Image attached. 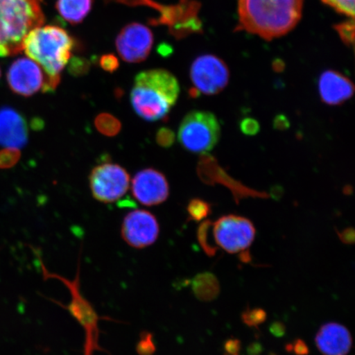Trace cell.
Segmentation results:
<instances>
[{
    "label": "cell",
    "instance_id": "1",
    "mask_svg": "<svg viewBox=\"0 0 355 355\" xmlns=\"http://www.w3.org/2000/svg\"><path fill=\"white\" fill-rule=\"evenodd\" d=\"M304 0H238V29L272 41L295 28Z\"/></svg>",
    "mask_w": 355,
    "mask_h": 355
},
{
    "label": "cell",
    "instance_id": "2",
    "mask_svg": "<svg viewBox=\"0 0 355 355\" xmlns=\"http://www.w3.org/2000/svg\"><path fill=\"white\" fill-rule=\"evenodd\" d=\"M73 40L63 28L56 26H39L24 42L26 55L37 63L47 78L43 92H53L60 81V74L72 55Z\"/></svg>",
    "mask_w": 355,
    "mask_h": 355
},
{
    "label": "cell",
    "instance_id": "3",
    "mask_svg": "<svg viewBox=\"0 0 355 355\" xmlns=\"http://www.w3.org/2000/svg\"><path fill=\"white\" fill-rule=\"evenodd\" d=\"M180 92L177 78L166 69L137 74L131 92V103L139 117L154 122L164 119L176 104Z\"/></svg>",
    "mask_w": 355,
    "mask_h": 355
},
{
    "label": "cell",
    "instance_id": "4",
    "mask_svg": "<svg viewBox=\"0 0 355 355\" xmlns=\"http://www.w3.org/2000/svg\"><path fill=\"white\" fill-rule=\"evenodd\" d=\"M44 21L37 0H0V57L24 51L26 37Z\"/></svg>",
    "mask_w": 355,
    "mask_h": 355
},
{
    "label": "cell",
    "instance_id": "5",
    "mask_svg": "<svg viewBox=\"0 0 355 355\" xmlns=\"http://www.w3.org/2000/svg\"><path fill=\"white\" fill-rule=\"evenodd\" d=\"M198 234L211 236L217 248L229 254L244 256L254 241L256 230L250 220L229 215L215 222H204L198 229Z\"/></svg>",
    "mask_w": 355,
    "mask_h": 355
},
{
    "label": "cell",
    "instance_id": "6",
    "mask_svg": "<svg viewBox=\"0 0 355 355\" xmlns=\"http://www.w3.org/2000/svg\"><path fill=\"white\" fill-rule=\"evenodd\" d=\"M220 127L218 119L207 111H192L184 118L179 128L180 143L189 152L206 153L218 143Z\"/></svg>",
    "mask_w": 355,
    "mask_h": 355
},
{
    "label": "cell",
    "instance_id": "7",
    "mask_svg": "<svg viewBox=\"0 0 355 355\" xmlns=\"http://www.w3.org/2000/svg\"><path fill=\"white\" fill-rule=\"evenodd\" d=\"M190 78L193 85V96L216 95L228 85L230 70L219 57L203 55L193 62Z\"/></svg>",
    "mask_w": 355,
    "mask_h": 355
},
{
    "label": "cell",
    "instance_id": "8",
    "mask_svg": "<svg viewBox=\"0 0 355 355\" xmlns=\"http://www.w3.org/2000/svg\"><path fill=\"white\" fill-rule=\"evenodd\" d=\"M130 177L125 168L113 163L96 166L89 176L93 197L104 203L116 202L130 188Z\"/></svg>",
    "mask_w": 355,
    "mask_h": 355
},
{
    "label": "cell",
    "instance_id": "9",
    "mask_svg": "<svg viewBox=\"0 0 355 355\" xmlns=\"http://www.w3.org/2000/svg\"><path fill=\"white\" fill-rule=\"evenodd\" d=\"M153 42V34L148 26L133 22L124 26L118 35L116 48L124 61L139 63L150 55Z\"/></svg>",
    "mask_w": 355,
    "mask_h": 355
},
{
    "label": "cell",
    "instance_id": "10",
    "mask_svg": "<svg viewBox=\"0 0 355 355\" xmlns=\"http://www.w3.org/2000/svg\"><path fill=\"white\" fill-rule=\"evenodd\" d=\"M159 227L157 218L145 210L128 213L123 221L121 234L123 241L135 248L152 245L158 239Z\"/></svg>",
    "mask_w": 355,
    "mask_h": 355
},
{
    "label": "cell",
    "instance_id": "11",
    "mask_svg": "<svg viewBox=\"0 0 355 355\" xmlns=\"http://www.w3.org/2000/svg\"><path fill=\"white\" fill-rule=\"evenodd\" d=\"M7 78L12 91L24 96H33L40 90L44 92L47 83L41 66L30 58H21L13 62Z\"/></svg>",
    "mask_w": 355,
    "mask_h": 355
},
{
    "label": "cell",
    "instance_id": "12",
    "mask_svg": "<svg viewBox=\"0 0 355 355\" xmlns=\"http://www.w3.org/2000/svg\"><path fill=\"white\" fill-rule=\"evenodd\" d=\"M132 192L139 202L153 207L166 201L170 188L166 176L162 172L148 168L137 173L133 178Z\"/></svg>",
    "mask_w": 355,
    "mask_h": 355
},
{
    "label": "cell",
    "instance_id": "13",
    "mask_svg": "<svg viewBox=\"0 0 355 355\" xmlns=\"http://www.w3.org/2000/svg\"><path fill=\"white\" fill-rule=\"evenodd\" d=\"M28 140V124L22 115L11 107L0 109V145L20 149Z\"/></svg>",
    "mask_w": 355,
    "mask_h": 355
},
{
    "label": "cell",
    "instance_id": "14",
    "mask_svg": "<svg viewBox=\"0 0 355 355\" xmlns=\"http://www.w3.org/2000/svg\"><path fill=\"white\" fill-rule=\"evenodd\" d=\"M318 92L324 103L340 105L352 98L354 87L345 75L334 70H327L319 78Z\"/></svg>",
    "mask_w": 355,
    "mask_h": 355
},
{
    "label": "cell",
    "instance_id": "15",
    "mask_svg": "<svg viewBox=\"0 0 355 355\" xmlns=\"http://www.w3.org/2000/svg\"><path fill=\"white\" fill-rule=\"evenodd\" d=\"M62 282H64L65 285L69 288L71 294H72V302L69 305V310L72 314L78 319L80 323L86 328L87 331V355L90 352V349L96 345V340L93 335L97 332L96 327V315L94 310L92 309L91 305L84 300L80 294L78 288V277L74 282H69L59 276L54 277ZM97 335V334H96Z\"/></svg>",
    "mask_w": 355,
    "mask_h": 355
},
{
    "label": "cell",
    "instance_id": "16",
    "mask_svg": "<svg viewBox=\"0 0 355 355\" xmlns=\"http://www.w3.org/2000/svg\"><path fill=\"white\" fill-rule=\"evenodd\" d=\"M316 345L324 355H346L352 348L349 331L340 324H325L316 336Z\"/></svg>",
    "mask_w": 355,
    "mask_h": 355
},
{
    "label": "cell",
    "instance_id": "17",
    "mask_svg": "<svg viewBox=\"0 0 355 355\" xmlns=\"http://www.w3.org/2000/svg\"><path fill=\"white\" fill-rule=\"evenodd\" d=\"M92 3L93 0H58L56 8L65 21L78 24L91 12Z\"/></svg>",
    "mask_w": 355,
    "mask_h": 355
},
{
    "label": "cell",
    "instance_id": "18",
    "mask_svg": "<svg viewBox=\"0 0 355 355\" xmlns=\"http://www.w3.org/2000/svg\"><path fill=\"white\" fill-rule=\"evenodd\" d=\"M94 123L96 130L106 137L116 136L121 131V121L114 115L108 113H101L97 115Z\"/></svg>",
    "mask_w": 355,
    "mask_h": 355
},
{
    "label": "cell",
    "instance_id": "19",
    "mask_svg": "<svg viewBox=\"0 0 355 355\" xmlns=\"http://www.w3.org/2000/svg\"><path fill=\"white\" fill-rule=\"evenodd\" d=\"M187 210L191 220L198 221L210 214L211 207L201 199H193L189 203Z\"/></svg>",
    "mask_w": 355,
    "mask_h": 355
},
{
    "label": "cell",
    "instance_id": "20",
    "mask_svg": "<svg viewBox=\"0 0 355 355\" xmlns=\"http://www.w3.org/2000/svg\"><path fill=\"white\" fill-rule=\"evenodd\" d=\"M337 12L354 19L355 0H322Z\"/></svg>",
    "mask_w": 355,
    "mask_h": 355
},
{
    "label": "cell",
    "instance_id": "21",
    "mask_svg": "<svg viewBox=\"0 0 355 355\" xmlns=\"http://www.w3.org/2000/svg\"><path fill=\"white\" fill-rule=\"evenodd\" d=\"M21 153L19 149L4 148L0 150V168H10L19 162Z\"/></svg>",
    "mask_w": 355,
    "mask_h": 355
},
{
    "label": "cell",
    "instance_id": "22",
    "mask_svg": "<svg viewBox=\"0 0 355 355\" xmlns=\"http://www.w3.org/2000/svg\"><path fill=\"white\" fill-rule=\"evenodd\" d=\"M336 32L338 33L341 40L348 46H353L354 40V19L343 22L336 26Z\"/></svg>",
    "mask_w": 355,
    "mask_h": 355
},
{
    "label": "cell",
    "instance_id": "23",
    "mask_svg": "<svg viewBox=\"0 0 355 355\" xmlns=\"http://www.w3.org/2000/svg\"><path fill=\"white\" fill-rule=\"evenodd\" d=\"M137 350L139 355L153 354L155 346L152 334L144 332L143 335H141L140 340L137 345Z\"/></svg>",
    "mask_w": 355,
    "mask_h": 355
},
{
    "label": "cell",
    "instance_id": "24",
    "mask_svg": "<svg viewBox=\"0 0 355 355\" xmlns=\"http://www.w3.org/2000/svg\"><path fill=\"white\" fill-rule=\"evenodd\" d=\"M155 140H157V144L162 146V148H171L175 143V133L168 128H159L157 132V136H155Z\"/></svg>",
    "mask_w": 355,
    "mask_h": 355
},
{
    "label": "cell",
    "instance_id": "25",
    "mask_svg": "<svg viewBox=\"0 0 355 355\" xmlns=\"http://www.w3.org/2000/svg\"><path fill=\"white\" fill-rule=\"evenodd\" d=\"M266 314L263 310L257 309L251 311L244 314L243 319L248 325H257L264 321Z\"/></svg>",
    "mask_w": 355,
    "mask_h": 355
},
{
    "label": "cell",
    "instance_id": "26",
    "mask_svg": "<svg viewBox=\"0 0 355 355\" xmlns=\"http://www.w3.org/2000/svg\"><path fill=\"white\" fill-rule=\"evenodd\" d=\"M241 130L248 135H254L259 130V124L254 119H244L241 123Z\"/></svg>",
    "mask_w": 355,
    "mask_h": 355
},
{
    "label": "cell",
    "instance_id": "27",
    "mask_svg": "<svg viewBox=\"0 0 355 355\" xmlns=\"http://www.w3.org/2000/svg\"><path fill=\"white\" fill-rule=\"evenodd\" d=\"M102 66L104 67L105 69L113 70L116 68L117 60L113 56H105L101 62Z\"/></svg>",
    "mask_w": 355,
    "mask_h": 355
},
{
    "label": "cell",
    "instance_id": "28",
    "mask_svg": "<svg viewBox=\"0 0 355 355\" xmlns=\"http://www.w3.org/2000/svg\"><path fill=\"white\" fill-rule=\"evenodd\" d=\"M295 348H298L295 350H296V352L299 353V354H304V353H307V352H308L307 347H306L304 344L302 343L297 344V345H295Z\"/></svg>",
    "mask_w": 355,
    "mask_h": 355
}]
</instances>
